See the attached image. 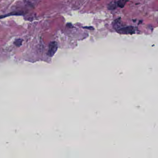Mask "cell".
Instances as JSON below:
<instances>
[{
  "label": "cell",
  "instance_id": "1",
  "mask_svg": "<svg viewBox=\"0 0 158 158\" xmlns=\"http://www.w3.org/2000/svg\"><path fill=\"white\" fill-rule=\"evenodd\" d=\"M118 32L121 34H134L135 33V29L132 26H127L119 28Z\"/></svg>",
  "mask_w": 158,
  "mask_h": 158
},
{
  "label": "cell",
  "instance_id": "2",
  "mask_svg": "<svg viewBox=\"0 0 158 158\" xmlns=\"http://www.w3.org/2000/svg\"><path fill=\"white\" fill-rule=\"evenodd\" d=\"M57 48L58 45L56 42L52 41L50 43L48 52V55L50 57L53 56L57 51Z\"/></svg>",
  "mask_w": 158,
  "mask_h": 158
},
{
  "label": "cell",
  "instance_id": "3",
  "mask_svg": "<svg viewBox=\"0 0 158 158\" xmlns=\"http://www.w3.org/2000/svg\"><path fill=\"white\" fill-rule=\"evenodd\" d=\"M128 0H119L117 2V5L121 8L124 7L125 4L128 2Z\"/></svg>",
  "mask_w": 158,
  "mask_h": 158
},
{
  "label": "cell",
  "instance_id": "4",
  "mask_svg": "<svg viewBox=\"0 0 158 158\" xmlns=\"http://www.w3.org/2000/svg\"><path fill=\"white\" fill-rule=\"evenodd\" d=\"M23 40L21 39H16V40H15L14 43L16 46L19 47V46H21L22 42H23Z\"/></svg>",
  "mask_w": 158,
  "mask_h": 158
}]
</instances>
